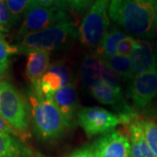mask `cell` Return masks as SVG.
Returning a JSON list of instances; mask_svg holds the SVG:
<instances>
[{
	"label": "cell",
	"instance_id": "11",
	"mask_svg": "<svg viewBox=\"0 0 157 157\" xmlns=\"http://www.w3.org/2000/svg\"><path fill=\"white\" fill-rule=\"evenodd\" d=\"M71 83L73 82L68 66L63 61H57L50 65L38 86L42 94L48 96Z\"/></svg>",
	"mask_w": 157,
	"mask_h": 157
},
{
	"label": "cell",
	"instance_id": "21",
	"mask_svg": "<svg viewBox=\"0 0 157 157\" xmlns=\"http://www.w3.org/2000/svg\"><path fill=\"white\" fill-rule=\"evenodd\" d=\"M19 52L17 45H11L4 39H0V67L6 70L9 66L10 57Z\"/></svg>",
	"mask_w": 157,
	"mask_h": 157
},
{
	"label": "cell",
	"instance_id": "16",
	"mask_svg": "<svg viewBox=\"0 0 157 157\" xmlns=\"http://www.w3.org/2000/svg\"><path fill=\"white\" fill-rule=\"evenodd\" d=\"M103 66V62L98 56H86L85 58L80 73L83 82L90 90L103 81L101 75Z\"/></svg>",
	"mask_w": 157,
	"mask_h": 157
},
{
	"label": "cell",
	"instance_id": "12",
	"mask_svg": "<svg viewBox=\"0 0 157 157\" xmlns=\"http://www.w3.org/2000/svg\"><path fill=\"white\" fill-rule=\"evenodd\" d=\"M129 58L135 76L157 69L155 52L147 40L135 39V47Z\"/></svg>",
	"mask_w": 157,
	"mask_h": 157
},
{
	"label": "cell",
	"instance_id": "28",
	"mask_svg": "<svg viewBox=\"0 0 157 157\" xmlns=\"http://www.w3.org/2000/svg\"><path fill=\"white\" fill-rule=\"evenodd\" d=\"M5 72H6V70H5V69H3V68L0 67V85L2 84V82L4 81V80H3V78H4V74H5Z\"/></svg>",
	"mask_w": 157,
	"mask_h": 157
},
{
	"label": "cell",
	"instance_id": "2",
	"mask_svg": "<svg viewBox=\"0 0 157 157\" xmlns=\"http://www.w3.org/2000/svg\"><path fill=\"white\" fill-rule=\"evenodd\" d=\"M29 101L34 131L40 139L55 140L69 128L58 107L42 94L39 86H32Z\"/></svg>",
	"mask_w": 157,
	"mask_h": 157
},
{
	"label": "cell",
	"instance_id": "9",
	"mask_svg": "<svg viewBox=\"0 0 157 157\" xmlns=\"http://www.w3.org/2000/svg\"><path fill=\"white\" fill-rule=\"evenodd\" d=\"M90 147L93 157H131L128 138L118 131L103 135Z\"/></svg>",
	"mask_w": 157,
	"mask_h": 157
},
{
	"label": "cell",
	"instance_id": "13",
	"mask_svg": "<svg viewBox=\"0 0 157 157\" xmlns=\"http://www.w3.org/2000/svg\"><path fill=\"white\" fill-rule=\"evenodd\" d=\"M50 67V52L46 51H33L27 54L25 73L32 86L40 82Z\"/></svg>",
	"mask_w": 157,
	"mask_h": 157
},
{
	"label": "cell",
	"instance_id": "3",
	"mask_svg": "<svg viewBox=\"0 0 157 157\" xmlns=\"http://www.w3.org/2000/svg\"><path fill=\"white\" fill-rule=\"evenodd\" d=\"M78 37L74 24L72 21L63 23L37 33L18 38V50L28 53L33 51H55L62 49Z\"/></svg>",
	"mask_w": 157,
	"mask_h": 157
},
{
	"label": "cell",
	"instance_id": "23",
	"mask_svg": "<svg viewBox=\"0 0 157 157\" xmlns=\"http://www.w3.org/2000/svg\"><path fill=\"white\" fill-rule=\"evenodd\" d=\"M135 43V39L131 36H128L122 39L117 46V55L129 58L134 50Z\"/></svg>",
	"mask_w": 157,
	"mask_h": 157
},
{
	"label": "cell",
	"instance_id": "25",
	"mask_svg": "<svg viewBox=\"0 0 157 157\" xmlns=\"http://www.w3.org/2000/svg\"><path fill=\"white\" fill-rule=\"evenodd\" d=\"M33 1L39 6H46V7H56L64 11L69 7L67 0H33Z\"/></svg>",
	"mask_w": 157,
	"mask_h": 157
},
{
	"label": "cell",
	"instance_id": "1",
	"mask_svg": "<svg viewBox=\"0 0 157 157\" xmlns=\"http://www.w3.org/2000/svg\"><path fill=\"white\" fill-rule=\"evenodd\" d=\"M108 15L128 33L141 39L155 36L157 0H110Z\"/></svg>",
	"mask_w": 157,
	"mask_h": 157
},
{
	"label": "cell",
	"instance_id": "14",
	"mask_svg": "<svg viewBox=\"0 0 157 157\" xmlns=\"http://www.w3.org/2000/svg\"><path fill=\"white\" fill-rule=\"evenodd\" d=\"M0 157H45L15 136L0 134Z\"/></svg>",
	"mask_w": 157,
	"mask_h": 157
},
{
	"label": "cell",
	"instance_id": "30",
	"mask_svg": "<svg viewBox=\"0 0 157 157\" xmlns=\"http://www.w3.org/2000/svg\"><path fill=\"white\" fill-rule=\"evenodd\" d=\"M0 39H4V37H3V34L1 33V31H0Z\"/></svg>",
	"mask_w": 157,
	"mask_h": 157
},
{
	"label": "cell",
	"instance_id": "18",
	"mask_svg": "<svg viewBox=\"0 0 157 157\" xmlns=\"http://www.w3.org/2000/svg\"><path fill=\"white\" fill-rule=\"evenodd\" d=\"M101 59L104 63V65L109 68L118 78H121L124 81L132 80L135 77L131 60L128 57L116 55Z\"/></svg>",
	"mask_w": 157,
	"mask_h": 157
},
{
	"label": "cell",
	"instance_id": "6",
	"mask_svg": "<svg viewBox=\"0 0 157 157\" xmlns=\"http://www.w3.org/2000/svg\"><path fill=\"white\" fill-rule=\"evenodd\" d=\"M68 21H70V17L64 10L39 6L35 3L23 17L17 36L18 38L23 37Z\"/></svg>",
	"mask_w": 157,
	"mask_h": 157
},
{
	"label": "cell",
	"instance_id": "8",
	"mask_svg": "<svg viewBox=\"0 0 157 157\" xmlns=\"http://www.w3.org/2000/svg\"><path fill=\"white\" fill-rule=\"evenodd\" d=\"M128 94L135 107H146L157 95V69L135 75L129 84Z\"/></svg>",
	"mask_w": 157,
	"mask_h": 157
},
{
	"label": "cell",
	"instance_id": "22",
	"mask_svg": "<svg viewBox=\"0 0 157 157\" xmlns=\"http://www.w3.org/2000/svg\"><path fill=\"white\" fill-rule=\"evenodd\" d=\"M12 25L13 21L11 13L6 6V1L0 0V31L8 32Z\"/></svg>",
	"mask_w": 157,
	"mask_h": 157
},
{
	"label": "cell",
	"instance_id": "17",
	"mask_svg": "<svg viewBox=\"0 0 157 157\" xmlns=\"http://www.w3.org/2000/svg\"><path fill=\"white\" fill-rule=\"evenodd\" d=\"M128 35L121 32L120 29L113 27L109 30L98 45L97 54L100 59H105L117 55V46L119 43L127 38Z\"/></svg>",
	"mask_w": 157,
	"mask_h": 157
},
{
	"label": "cell",
	"instance_id": "27",
	"mask_svg": "<svg viewBox=\"0 0 157 157\" xmlns=\"http://www.w3.org/2000/svg\"><path fill=\"white\" fill-rule=\"evenodd\" d=\"M67 157H93L91 147L78 149L77 151L73 152V154H71Z\"/></svg>",
	"mask_w": 157,
	"mask_h": 157
},
{
	"label": "cell",
	"instance_id": "19",
	"mask_svg": "<svg viewBox=\"0 0 157 157\" xmlns=\"http://www.w3.org/2000/svg\"><path fill=\"white\" fill-rule=\"evenodd\" d=\"M6 4L11 13L13 24H15L24 17L26 11L35 2L33 0H6Z\"/></svg>",
	"mask_w": 157,
	"mask_h": 157
},
{
	"label": "cell",
	"instance_id": "10",
	"mask_svg": "<svg viewBox=\"0 0 157 157\" xmlns=\"http://www.w3.org/2000/svg\"><path fill=\"white\" fill-rule=\"evenodd\" d=\"M55 104L62 116L64 117L68 128H72L75 123V114L78 113V99L75 85H67L53 94L46 96Z\"/></svg>",
	"mask_w": 157,
	"mask_h": 157
},
{
	"label": "cell",
	"instance_id": "29",
	"mask_svg": "<svg viewBox=\"0 0 157 157\" xmlns=\"http://www.w3.org/2000/svg\"><path fill=\"white\" fill-rule=\"evenodd\" d=\"M155 56H156L157 59V39L156 41H155Z\"/></svg>",
	"mask_w": 157,
	"mask_h": 157
},
{
	"label": "cell",
	"instance_id": "20",
	"mask_svg": "<svg viewBox=\"0 0 157 157\" xmlns=\"http://www.w3.org/2000/svg\"><path fill=\"white\" fill-rule=\"evenodd\" d=\"M144 136L155 156L157 157V121L152 119H140Z\"/></svg>",
	"mask_w": 157,
	"mask_h": 157
},
{
	"label": "cell",
	"instance_id": "31",
	"mask_svg": "<svg viewBox=\"0 0 157 157\" xmlns=\"http://www.w3.org/2000/svg\"><path fill=\"white\" fill-rule=\"evenodd\" d=\"M156 26H157V17H156Z\"/></svg>",
	"mask_w": 157,
	"mask_h": 157
},
{
	"label": "cell",
	"instance_id": "7",
	"mask_svg": "<svg viewBox=\"0 0 157 157\" xmlns=\"http://www.w3.org/2000/svg\"><path fill=\"white\" fill-rule=\"evenodd\" d=\"M77 121L89 138L107 134L118 125L124 124L119 115L99 107L81 108L77 113Z\"/></svg>",
	"mask_w": 157,
	"mask_h": 157
},
{
	"label": "cell",
	"instance_id": "32",
	"mask_svg": "<svg viewBox=\"0 0 157 157\" xmlns=\"http://www.w3.org/2000/svg\"><path fill=\"white\" fill-rule=\"evenodd\" d=\"M4 1H5V0H4Z\"/></svg>",
	"mask_w": 157,
	"mask_h": 157
},
{
	"label": "cell",
	"instance_id": "15",
	"mask_svg": "<svg viewBox=\"0 0 157 157\" xmlns=\"http://www.w3.org/2000/svg\"><path fill=\"white\" fill-rule=\"evenodd\" d=\"M128 125L131 157H155L145 139L140 119L135 118Z\"/></svg>",
	"mask_w": 157,
	"mask_h": 157
},
{
	"label": "cell",
	"instance_id": "4",
	"mask_svg": "<svg viewBox=\"0 0 157 157\" xmlns=\"http://www.w3.org/2000/svg\"><path fill=\"white\" fill-rule=\"evenodd\" d=\"M30 113L25 97L10 82L4 80L0 85V115L25 140L30 136Z\"/></svg>",
	"mask_w": 157,
	"mask_h": 157
},
{
	"label": "cell",
	"instance_id": "26",
	"mask_svg": "<svg viewBox=\"0 0 157 157\" xmlns=\"http://www.w3.org/2000/svg\"><path fill=\"white\" fill-rule=\"evenodd\" d=\"M67 2L70 8L78 12H83L88 8L92 0H67Z\"/></svg>",
	"mask_w": 157,
	"mask_h": 157
},
{
	"label": "cell",
	"instance_id": "24",
	"mask_svg": "<svg viewBox=\"0 0 157 157\" xmlns=\"http://www.w3.org/2000/svg\"><path fill=\"white\" fill-rule=\"evenodd\" d=\"M0 134L1 135H8L15 136L18 139H20L24 142H25V140H26L20 133H18L15 129L12 128L11 126L3 119V117L1 115H0Z\"/></svg>",
	"mask_w": 157,
	"mask_h": 157
},
{
	"label": "cell",
	"instance_id": "5",
	"mask_svg": "<svg viewBox=\"0 0 157 157\" xmlns=\"http://www.w3.org/2000/svg\"><path fill=\"white\" fill-rule=\"evenodd\" d=\"M110 0H95L86 14L78 31L80 43L94 47L101 44L109 28L108 7Z\"/></svg>",
	"mask_w": 157,
	"mask_h": 157
}]
</instances>
